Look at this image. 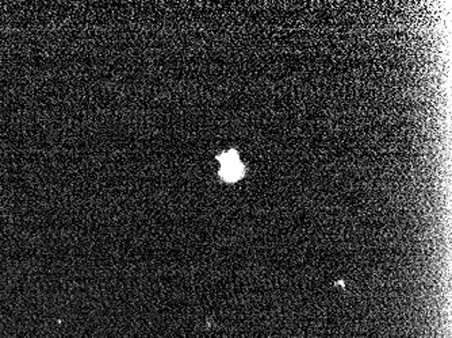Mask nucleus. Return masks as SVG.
Instances as JSON below:
<instances>
[{"label": "nucleus", "instance_id": "f257e3e1", "mask_svg": "<svg viewBox=\"0 0 452 338\" xmlns=\"http://www.w3.org/2000/svg\"><path fill=\"white\" fill-rule=\"evenodd\" d=\"M221 163V170L219 175L225 182L233 183L240 180L244 176V166L241 164L238 154L235 150H229L226 153H222L218 157Z\"/></svg>", "mask_w": 452, "mask_h": 338}]
</instances>
